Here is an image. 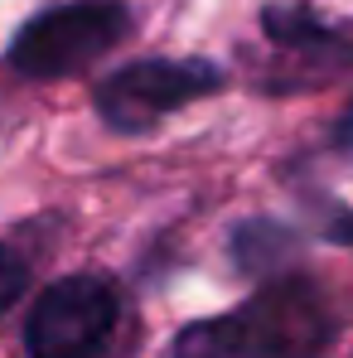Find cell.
<instances>
[{
  "mask_svg": "<svg viewBox=\"0 0 353 358\" xmlns=\"http://www.w3.org/2000/svg\"><path fill=\"white\" fill-rule=\"evenodd\" d=\"M334 339V315L310 281H276L237 310L179 329L170 358H319Z\"/></svg>",
  "mask_w": 353,
  "mask_h": 358,
  "instance_id": "6da1fadb",
  "label": "cell"
},
{
  "mask_svg": "<svg viewBox=\"0 0 353 358\" xmlns=\"http://www.w3.org/2000/svg\"><path fill=\"white\" fill-rule=\"evenodd\" d=\"M126 29H131V15L121 0H68L34 15L15 34L10 68L20 78H73L102 54H112Z\"/></svg>",
  "mask_w": 353,
  "mask_h": 358,
  "instance_id": "7a4b0ae2",
  "label": "cell"
},
{
  "mask_svg": "<svg viewBox=\"0 0 353 358\" xmlns=\"http://www.w3.org/2000/svg\"><path fill=\"white\" fill-rule=\"evenodd\" d=\"M218 87H223V73L208 59H141L107 73L92 92V102L112 131H150L170 112L218 92Z\"/></svg>",
  "mask_w": 353,
  "mask_h": 358,
  "instance_id": "3957f363",
  "label": "cell"
},
{
  "mask_svg": "<svg viewBox=\"0 0 353 358\" xmlns=\"http://www.w3.org/2000/svg\"><path fill=\"white\" fill-rule=\"evenodd\" d=\"M121 315L117 286L97 271H73L34 300L24 344L34 358H97Z\"/></svg>",
  "mask_w": 353,
  "mask_h": 358,
  "instance_id": "277c9868",
  "label": "cell"
},
{
  "mask_svg": "<svg viewBox=\"0 0 353 358\" xmlns=\"http://www.w3.org/2000/svg\"><path fill=\"white\" fill-rule=\"evenodd\" d=\"M261 29L276 49L315 63L319 73H344L353 63V34L339 29L334 20H324L319 10H310V5H266Z\"/></svg>",
  "mask_w": 353,
  "mask_h": 358,
  "instance_id": "5b68a950",
  "label": "cell"
},
{
  "mask_svg": "<svg viewBox=\"0 0 353 358\" xmlns=\"http://www.w3.org/2000/svg\"><path fill=\"white\" fill-rule=\"evenodd\" d=\"M233 257H237V266H242V271L276 276V271H281V262H291V257H295V238L281 228V223L257 218V223H242V228H237Z\"/></svg>",
  "mask_w": 353,
  "mask_h": 358,
  "instance_id": "8992f818",
  "label": "cell"
},
{
  "mask_svg": "<svg viewBox=\"0 0 353 358\" xmlns=\"http://www.w3.org/2000/svg\"><path fill=\"white\" fill-rule=\"evenodd\" d=\"M20 291H24V262L0 242V315L20 300Z\"/></svg>",
  "mask_w": 353,
  "mask_h": 358,
  "instance_id": "52a82bcc",
  "label": "cell"
},
{
  "mask_svg": "<svg viewBox=\"0 0 353 358\" xmlns=\"http://www.w3.org/2000/svg\"><path fill=\"white\" fill-rule=\"evenodd\" d=\"M334 145L339 150H353V102L344 107V117L334 121Z\"/></svg>",
  "mask_w": 353,
  "mask_h": 358,
  "instance_id": "ba28073f",
  "label": "cell"
}]
</instances>
